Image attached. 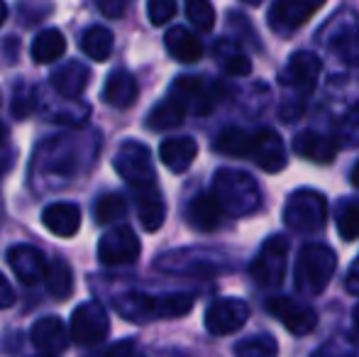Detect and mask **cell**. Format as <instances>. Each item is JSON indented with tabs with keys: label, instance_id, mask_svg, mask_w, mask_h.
<instances>
[{
	"label": "cell",
	"instance_id": "6da1fadb",
	"mask_svg": "<svg viewBox=\"0 0 359 357\" xmlns=\"http://www.w3.org/2000/svg\"><path fill=\"white\" fill-rule=\"evenodd\" d=\"M196 304V296L189 291H176V294L151 296L142 291H128L125 296L115 299V309L123 318L135 323H147L156 318H181Z\"/></svg>",
	"mask_w": 359,
	"mask_h": 357
},
{
	"label": "cell",
	"instance_id": "7a4b0ae2",
	"mask_svg": "<svg viewBox=\"0 0 359 357\" xmlns=\"http://www.w3.org/2000/svg\"><path fill=\"white\" fill-rule=\"evenodd\" d=\"M213 196L222 213L242 218L259 208L262 191L257 181L240 169H217L213 177Z\"/></svg>",
	"mask_w": 359,
	"mask_h": 357
},
{
	"label": "cell",
	"instance_id": "3957f363",
	"mask_svg": "<svg viewBox=\"0 0 359 357\" xmlns=\"http://www.w3.org/2000/svg\"><path fill=\"white\" fill-rule=\"evenodd\" d=\"M337 269V255L327 245H303L293 269V286L303 296H318L327 289Z\"/></svg>",
	"mask_w": 359,
	"mask_h": 357
},
{
	"label": "cell",
	"instance_id": "277c9868",
	"mask_svg": "<svg viewBox=\"0 0 359 357\" xmlns=\"http://www.w3.org/2000/svg\"><path fill=\"white\" fill-rule=\"evenodd\" d=\"M156 267L161 271L181 274V276H213V274H220V271L230 269L232 262L220 250L189 248V250H176V252L161 255V257L156 260Z\"/></svg>",
	"mask_w": 359,
	"mask_h": 357
},
{
	"label": "cell",
	"instance_id": "5b68a950",
	"mask_svg": "<svg viewBox=\"0 0 359 357\" xmlns=\"http://www.w3.org/2000/svg\"><path fill=\"white\" fill-rule=\"evenodd\" d=\"M325 218H327V201L320 191L301 189L288 196L284 208V223L291 233L313 235L318 230H323Z\"/></svg>",
	"mask_w": 359,
	"mask_h": 357
},
{
	"label": "cell",
	"instance_id": "8992f818",
	"mask_svg": "<svg viewBox=\"0 0 359 357\" xmlns=\"http://www.w3.org/2000/svg\"><path fill=\"white\" fill-rule=\"evenodd\" d=\"M286 260H288V238L286 235H269L250 267L252 279L259 286H264V289H274V286H279L284 281Z\"/></svg>",
	"mask_w": 359,
	"mask_h": 357
},
{
	"label": "cell",
	"instance_id": "52a82bcc",
	"mask_svg": "<svg viewBox=\"0 0 359 357\" xmlns=\"http://www.w3.org/2000/svg\"><path fill=\"white\" fill-rule=\"evenodd\" d=\"M115 172L120 174L135 189H149L154 186V164H151V152L142 142L125 140L115 154Z\"/></svg>",
	"mask_w": 359,
	"mask_h": 357
},
{
	"label": "cell",
	"instance_id": "ba28073f",
	"mask_svg": "<svg viewBox=\"0 0 359 357\" xmlns=\"http://www.w3.org/2000/svg\"><path fill=\"white\" fill-rule=\"evenodd\" d=\"M359 18L352 13H340L325 25L323 42L330 52H335L342 62L359 64Z\"/></svg>",
	"mask_w": 359,
	"mask_h": 357
},
{
	"label": "cell",
	"instance_id": "9c48e42d",
	"mask_svg": "<svg viewBox=\"0 0 359 357\" xmlns=\"http://www.w3.org/2000/svg\"><path fill=\"white\" fill-rule=\"evenodd\" d=\"M320 59L313 52H296L288 64L284 67L279 76V83L284 86L293 98H306L318 86V76H320Z\"/></svg>",
	"mask_w": 359,
	"mask_h": 357
},
{
	"label": "cell",
	"instance_id": "30bf717a",
	"mask_svg": "<svg viewBox=\"0 0 359 357\" xmlns=\"http://www.w3.org/2000/svg\"><path fill=\"white\" fill-rule=\"evenodd\" d=\"M140 257V238L133 228L120 225L113 228L98 240V260L105 267H123L133 264Z\"/></svg>",
	"mask_w": 359,
	"mask_h": 357
},
{
	"label": "cell",
	"instance_id": "8fae6325",
	"mask_svg": "<svg viewBox=\"0 0 359 357\" xmlns=\"http://www.w3.org/2000/svg\"><path fill=\"white\" fill-rule=\"evenodd\" d=\"M110 318L105 309L95 301H86V304L76 306L72 314V338L76 345H95L108 335Z\"/></svg>",
	"mask_w": 359,
	"mask_h": 357
},
{
	"label": "cell",
	"instance_id": "7c38bea8",
	"mask_svg": "<svg viewBox=\"0 0 359 357\" xmlns=\"http://www.w3.org/2000/svg\"><path fill=\"white\" fill-rule=\"evenodd\" d=\"M266 309L291 335H308L318 325L316 309L298 299H291V296H274V299H269Z\"/></svg>",
	"mask_w": 359,
	"mask_h": 357
},
{
	"label": "cell",
	"instance_id": "4fadbf2b",
	"mask_svg": "<svg viewBox=\"0 0 359 357\" xmlns=\"http://www.w3.org/2000/svg\"><path fill=\"white\" fill-rule=\"evenodd\" d=\"M320 8V0H279V3H274L269 8L266 22H269L271 32L288 37L298 27H303L311 20V15H316Z\"/></svg>",
	"mask_w": 359,
	"mask_h": 357
},
{
	"label": "cell",
	"instance_id": "5bb4252c",
	"mask_svg": "<svg viewBox=\"0 0 359 357\" xmlns=\"http://www.w3.org/2000/svg\"><path fill=\"white\" fill-rule=\"evenodd\" d=\"M39 174H57V177L72 179L79 169V147L72 140H49L39 147Z\"/></svg>",
	"mask_w": 359,
	"mask_h": 357
},
{
	"label": "cell",
	"instance_id": "9a60e30c",
	"mask_svg": "<svg viewBox=\"0 0 359 357\" xmlns=\"http://www.w3.org/2000/svg\"><path fill=\"white\" fill-rule=\"evenodd\" d=\"M250 318V306L242 299H217L205 311V330L210 335H230Z\"/></svg>",
	"mask_w": 359,
	"mask_h": 357
},
{
	"label": "cell",
	"instance_id": "2e32d148",
	"mask_svg": "<svg viewBox=\"0 0 359 357\" xmlns=\"http://www.w3.org/2000/svg\"><path fill=\"white\" fill-rule=\"evenodd\" d=\"M171 98L179 100L186 108V113L208 115L215 105V93L208 81L201 76H179L171 86Z\"/></svg>",
	"mask_w": 359,
	"mask_h": 357
},
{
	"label": "cell",
	"instance_id": "e0dca14e",
	"mask_svg": "<svg viewBox=\"0 0 359 357\" xmlns=\"http://www.w3.org/2000/svg\"><path fill=\"white\" fill-rule=\"evenodd\" d=\"M250 159L264 172L274 174L286 167V149L281 137L271 128H259L252 133V154Z\"/></svg>",
	"mask_w": 359,
	"mask_h": 357
},
{
	"label": "cell",
	"instance_id": "ac0fdd59",
	"mask_svg": "<svg viewBox=\"0 0 359 357\" xmlns=\"http://www.w3.org/2000/svg\"><path fill=\"white\" fill-rule=\"evenodd\" d=\"M8 264L13 267L15 276H18L22 284L32 286L37 281H44L47 276V260L32 245H15L8 250Z\"/></svg>",
	"mask_w": 359,
	"mask_h": 357
},
{
	"label": "cell",
	"instance_id": "d6986e66",
	"mask_svg": "<svg viewBox=\"0 0 359 357\" xmlns=\"http://www.w3.org/2000/svg\"><path fill=\"white\" fill-rule=\"evenodd\" d=\"M293 149L308 162L330 164L337 154V140L330 135L316 133V130H303L293 137Z\"/></svg>",
	"mask_w": 359,
	"mask_h": 357
},
{
	"label": "cell",
	"instance_id": "ffe728a7",
	"mask_svg": "<svg viewBox=\"0 0 359 357\" xmlns=\"http://www.w3.org/2000/svg\"><path fill=\"white\" fill-rule=\"evenodd\" d=\"M29 340L32 345L44 355H59L67 350L69 345V333L64 328V323L54 316H47V318H39L37 323L29 330Z\"/></svg>",
	"mask_w": 359,
	"mask_h": 357
},
{
	"label": "cell",
	"instance_id": "44dd1931",
	"mask_svg": "<svg viewBox=\"0 0 359 357\" xmlns=\"http://www.w3.org/2000/svg\"><path fill=\"white\" fill-rule=\"evenodd\" d=\"M42 223L59 238H74L81 228V208L69 201H57L42 210Z\"/></svg>",
	"mask_w": 359,
	"mask_h": 357
},
{
	"label": "cell",
	"instance_id": "7402d4cb",
	"mask_svg": "<svg viewBox=\"0 0 359 357\" xmlns=\"http://www.w3.org/2000/svg\"><path fill=\"white\" fill-rule=\"evenodd\" d=\"M90 81V72L86 64L81 62H67L62 64L59 69H54L52 76H49V83H52V88L57 90L59 95H64V98L69 100H76L81 93L86 90Z\"/></svg>",
	"mask_w": 359,
	"mask_h": 357
},
{
	"label": "cell",
	"instance_id": "603a6c76",
	"mask_svg": "<svg viewBox=\"0 0 359 357\" xmlns=\"http://www.w3.org/2000/svg\"><path fill=\"white\" fill-rule=\"evenodd\" d=\"M140 95V86H137V79L133 76L130 72L125 69H115L108 79H105V86H103V98L108 105L113 108H130L135 105Z\"/></svg>",
	"mask_w": 359,
	"mask_h": 357
},
{
	"label": "cell",
	"instance_id": "cb8c5ba5",
	"mask_svg": "<svg viewBox=\"0 0 359 357\" xmlns=\"http://www.w3.org/2000/svg\"><path fill=\"white\" fill-rule=\"evenodd\" d=\"M196 154H198V144L194 137H166L159 147L161 162L174 174H184L194 164Z\"/></svg>",
	"mask_w": 359,
	"mask_h": 357
},
{
	"label": "cell",
	"instance_id": "d4e9b609",
	"mask_svg": "<svg viewBox=\"0 0 359 357\" xmlns=\"http://www.w3.org/2000/svg\"><path fill=\"white\" fill-rule=\"evenodd\" d=\"M164 44H166V52L181 64H196L203 57L201 39L186 27H171L164 37Z\"/></svg>",
	"mask_w": 359,
	"mask_h": 357
},
{
	"label": "cell",
	"instance_id": "484cf974",
	"mask_svg": "<svg viewBox=\"0 0 359 357\" xmlns=\"http://www.w3.org/2000/svg\"><path fill=\"white\" fill-rule=\"evenodd\" d=\"M220 213L222 208L217 206L213 194H198L191 198L189 208H186V218L201 233H210L220 225Z\"/></svg>",
	"mask_w": 359,
	"mask_h": 357
},
{
	"label": "cell",
	"instance_id": "4316f807",
	"mask_svg": "<svg viewBox=\"0 0 359 357\" xmlns=\"http://www.w3.org/2000/svg\"><path fill=\"white\" fill-rule=\"evenodd\" d=\"M137 215L140 223H142L144 230L154 233L164 225L166 218V203L164 196L156 186H149V189H140L137 191Z\"/></svg>",
	"mask_w": 359,
	"mask_h": 357
},
{
	"label": "cell",
	"instance_id": "83f0119b",
	"mask_svg": "<svg viewBox=\"0 0 359 357\" xmlns=\"http://www.w3.org/2000/svg\"><path fill=\"white\" fill-rule=\"evenodd\" d=\"M213 54L220 69L230 76H250L252 74V62L240 49V44L230 42V39H220L213 47Z\"/></svg>",
	"mask_w": 359,
	"mask_h": 357
},
{
	"label": "cell",
	"instance_id": "f1b7e54d",
	"mask_svg": "<svg viewBox=\"0 0 359 357\" xmlns=\"http://www.w3.org/2000/svg\"><path fill=\"white\" fill-rule=\"evenodd\" d=\"M32 59L39 64H52L57 62V59L64 57V52H67V39H64V34L59 32V29H42V32L34 37L32 42Z\"/></svg>",
	"mask_w": 359,
	"mask_h": 357
},
{
	"label": "cell",
	"instance_id": "f546056e",
	"mask_svg": "<svg viewBox=\"0 0 359 357\" xmlns=\"http://www.w3.org/2000/svg\"><path fill=\"white\" fill-rule=\"evenodd\" d=\"M184 120H186V108L169 95L166 100H161V103H156L151 108L147 125L151 130H156V133H166V130H174L179 125H184Z\"/></svg>",
	"mask_w": 359,
	"mask_h": 357
},
{
	"label": "cell",
	"instance_id": "4dcf8cb0",
	"mask_svg": "<svg viewBox=\"0 0 359 357\" xmlns=\"http://www.w3.org/2000/svg\"><path fill=\"white\" fill-rule=\"evenodd\" d=\"M44 286H47V294L59 301L69 299V294L74 291V271L62 257H54L52 262L47 264Z\"/></svg>",
	"mask_w": 359,
	"mask_h": 357
},
{
	"label": "cell",
	"instance_id": "1f68e13d",
	"mask_svg": "<svg viewBox=\"0 0 359 357\" xmlns=\"http://www.w3.org/2000/svg\"><path fill=\"white\" fill-rule=\"evenodd\" d=\"M113 47H115L113 32L100 27V25L88 27L83 32V37H81V52L88 59H93V62H105L113 54Z\"/></svg>",
	"mask_w": 359,
	"mask_h": 357
},
{
	"label": "cell",
	"instance_id": "d6a6232c",
	"mask_svg": "<svg viewBox=\"0 0 359 357\" xmlns=\"http://www.w3.org/2000/svg\"><path fill=\"white\" fill-rule=\"evenodd\" d=\"M213 149L225 157H247L252 154V135L242 128H225L215 137Z\"/></svg>",
	"mask_w": 359,
	"mask_h": 357
},
{
	"label": "cell",
	"instance_id": "836d02e7",
	"mask_svg": "<svg viewBox=\"0 0 359 357\" xmlns=\"http://www.w3.org/2000/svg\"><path fill=\"white\" fill-rule=\"evenodd\" d=\"M235 357H279V345L271 335H252L237 343Z\"/></svg>",
	"mask_w": 359,
	"mask_h": 357
},
{
	"label": "cell",
	"instance_id": "e575fe53",
	"mask_svg": "<svg viewBox=\"0 0 359 357\" xmlns=\"http://www.w3.org/2000/svg\"><path fill=\"white\" fill-rule=\"evenodd\" d=\"M128 213V203L120 194H105L95 201V223L110 225Z\"/></svg>",
	"mask_w": 359,
	"mask_h": 357
},
{
	"label": "cell",
	"instance_id": "d590c367",
	"mask_svg": "<svg viewBox=\"0 0 359 357\" xmlns=\"http://www.w3.org/2000/svg\"><path fill=\"white\" fill-rule=\"evenodd\" d=\"M337 230H340L342 240H347V243L359 238V198L340 203V208H337Z\"/></svg>",
	"mask_w": 359,
	"mask_h": 357
},
{
	"label": "cell",
	"instance_id": "8d00e7d4",
	"mask_svg": "<svg viewBox=\"0 0 359 357\" xmlns=\"http://www.w3.org/2000/svg\"><path fill=\"white\" fill-rule=\"evenodd\" d=\"M186 18L191 20V25H194L196 29L210 32L215 25V10H213V5L205 3V0H189V3H186Z\"/></svg>",
	"mask_w": 359,
	"mask_h": 357
},
{
	"label": "cell",
	"instance_id": "74e56055",
	"mask_svg": "<svg viewBox=\"0 0 359 357\" xmlns=\"http://www.w3.org/2000/svg\"><path fill=\"white\" fill-rule=\"evenodd\" d=\"M147 15H149L151 25L159 27V25L169 22L176 15V3L174 0H149V3H147Z\"/></svg>",
	"mask_w": 359,
	"mask_h": 357
},
{
	"label": "cell",
	"instance_id": "f35d334b",
	"mask_svg": "<svg viewBox=\"0 0 359 357\" xmlns=\"http://www.w3.org/2000/svg\"><path fill=\"white\" fill-rule=\"evenodd\" d=\"M34 95H37V90H34L32 86H18V90H15L13 95V113L18 115V118H25V115L32 113L34 108Z\"/></svg>",
	"mask_w": 359,
	"mask_h": 357
},
{
	"label": "cell",
	"instance_id": "ab89813d",
	"mask_svg": "<svg viewBox=\"0 0 359 357\" xmlns=\"http://www.w3.org/2000/svg\"><path fill=\"white\" fill-rule=\"evenodd\" d=\"M311 357H357V353L352 350V345L347 343V340L332 338V340H327L325 345H320Z\"/></svg>",
	"mask_w": 359,
	"mask_h": 357
},
{
	"label": "cell",
	"instance_id": "60d3db41",
	"mask_svg": "<svg viewBox=\"0 0 359 357\" xmlns=\"http://www.w3.org/2000/svg\"><path fill=\"white\" fill-rule=\"evenodd\" d=\"M125 8H128L125 0H98V10L105 18H120L125 13Z\"/></svg>",
	"mask_w": 359,
	"mask_h": 357
},
{
	"label": "cell",
	"instance_id": "b9f144b4",
	"mask_svg": "<svg viewBox=\"0 0 359 357\" xmlns=\"http://www.w3.org/2000/svg\"><path fill=\"white\" fill-rule=\"evenodd\" d=\"M135 340H120V343H115V345H110L108 350H105V355L103 357H133L135 353Z\"/></svg>",
	"mask_w": 359,
	"mask_h": 357
},
{
	"label": "cell",
	"instance_id": "7bdbcfd3",
	"mask_svg": "<svg viewBox=\"0 0 359 357\" xmlns=\"http://www.w3.org/2000/svg\"><path fill=\"white\" fill-rule=\"evenodd\" d=\"M15 304V289L3 274H0V309H10Z\"/></svg>",
	"mask_w": 359,
	"mask_h": 357
},
{
	"label": "cell",
	"instance_id": "ee69618b",
	"mask_svg": "<svg viewBox=\"0 0 359 357\" xmlns=\"http://www.w3.org/2000/svg\"><path fill=\"white\" fill-rule=\"evenodd\" d=\"M345 286H347V291H350V294L359 296V257L355 260V264L350 267V274H347V279H345Z\"/></svg>",
	"mask_w": 359,
	"mask_h": 357
},
{
	"label": "cell",
	"instance_id": "f6af8a7d",
	"mask_svg": "<svg viewBox=\"0 0 359 357\" xmlns=\"http://www.w3.org/2000/svg\"><path fill=\"white\" fill-rule=\"evenodd\" d=\"M352 328H355V338L359 340V304H357L355 314H352Z\"/></svg>",
	"mask_w": 359,
	"mask_h": 357
},
{
	"label": "cell",
	"instance_id": "bcb514c9",
	"mask_svg": "<svg viewBox=\"0 0 359 357\" xmlns=\"http://www.w3.org/2000/svg\"><path fill=\"white\" fill-rule=\"evenodd\" d=\"M352 184L359 189V162L355 164V169H352Z\"/></svg>",
	"mask_w": 359,
	"mask_h": 357
},
{
	"label": "cell",
	"instance_id": "7dc6e473",
	"mask_svg": "<svg viewBox=\"0 0 359 357\" xmlns=\"http://www.w3.org/2000/svg\"><path fill=\"white\" fill-rule=\"evenodd\" d=\"M5 18H8V5H5V3H0V25L5 22Z\"/></svg>",
	"mask_w": 359,
	"mask_h": 357
},
{
	"label": "cell",
	"instance_id": "c3c4849f",
	"mask_svg": "<svg viewBox=\"0 0 359 357\" xmlns=\"http://www.w3.org/2000/svg\"><path fill=\"white\" fill-rule=\"evenodd\" d=\"M5 137H8V128H5V125L0 123V147L5 144Z\"/></svg>",
	"mask_w": 359,
	"mask_h": 357
},
{
	"label": "cell",
	"instance_id": "681fc988",
	"mask_svg": "<svg viewBox=\"0 0 359 357\" xmlns=\"http://www.w3.org/2000/svg\"><path fill=\"white\" fill-rule=\"evenodd\" d=\"M39 357H52V355H39Z\"/></svg>",
	"mask_w": 359,
	"mask_h": 357
}]
</instances>
